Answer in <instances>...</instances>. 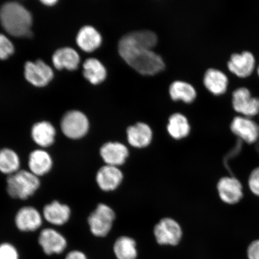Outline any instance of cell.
<instances>
[{"label":"cell","mask_w":259,"mask_h":259,"mask_svg":"<svg viewBox=\"0 0 259 259\" xmlns=\"http://www.w3.org/2000/svg\"><path fill=\"white\" fill-rule=\"evenodd\" d=\"M157 43V35L153 31H134L121 38L118 51L125 62L138 72L143 75H154L165 67L162 58L153 51Z\"/></svg>","instance_id":"6da1fadb"},{"label":"cell","mask_w":259,"mask_h":259,"mask_svg":"<svg viewBox=\"0 0 259 259\" xmlns=\"http://www.w3.org/2000/svg\"><path fill=\"white\" fill-rule=\"evenodd\" d=\"M0 22L3 28L13 36H28L31 34V15L18 3L8 2L2 6Z\"/></svg>","instance_id":"7a4b0ae2"},{"label":"cell","mask_w":259,"mask_h":259,"mask_svg":"<svg viewBox=\"0 0 259 259\" xmlns=\"http://www.w3.org/2000/svg\"><path fill=\"white\" fill-rule=\"evenodd\" d=\"M40 185L39 178L30 170H18L7 178L8 193L15 199H28L33 195Z\"/></svg>","instance_id":"3957f363"},{"label":"cell","mask_w":259,"mask_h":259,"mask_svg":"<svg viewBox=\"0 0 259 259\" xmlns=\"http://www.w3.org/2000/svg\"><path fill=\"white\" fill-rule=\"evenodd\" d=\"M115 213L104 203H100L88 219L90 231L97 237H105L112 228Z\"/></svg>","instance_id":"277c9868"},{"label":"cell","mask_w":259,"mask_h":259,"mask_svg":"<svg viewBox=\"0 0 259 259\" xmlns=\"http://www.w3.org/2000/svg\"><path fill=\"white\" fill-rule=\"evenodd\" d=\"M155 239L161 245H177L183 237L181 227L176 220L164 218L155 225L154 229Z\"/></svg>","instance_id":"5b68a950"},{"label":"cell","mask_w":259,"mask_h":259,"mask_svg":"<svg viewBox=\"0 0 259 259\" xmlns=\"http://www.w3.org/2000/svg\"><path fill=\"white\" fill-rule=\"evenodd\" d=\"M61 128L66 137L78 139L85 136L89 130V121L83 113L77 111L68 112L61 122Z\"/></svg>","instance_id":"8992f818"},{"label":"cell","mask_w":259,"mask_h":259,"mask_svg":"<svg viewBox=\"0 0 259 259\" xmlns=\"http://www.w3.org/2000/svg\"><path fill=\"white\" fill-rule=\"evenodd\" d=\"M25 76L32 85L43 87L48 85L53 79L54 73L51 68L38 60L34 63L28 61L25 65Z\"/></svg>","instance_id":"52a82bcc"},{"label":"cell","mask_w":259,"mask_h":259,"mask_svg":"<svg viewBox=\"0 0 259 259\" xmlns=\"http://www.w3.org/2000/svg\"><path fill=\"white\" fill-rule=\"evenodd\" d=\"M38 242L48 255L61 254L67 247V241L56 230L47 228L40 232Z\"/></svg>","instance_id":"ba28073f"},{"label":"cell","mask_w":259,"mask_h":259,"mask_svg":"<svg viewBox=\"0 0 259 259\" xmlns=\"http://www.w3.org/2000/svg\"><path fill=\"white\" fill-rule=\"evenodd\" d=\"M100 154L106 165L118 167L125 163L129 151L128 148L120 142H109L100 148Z\"/></svg>","instance_id":"9c48e42d"},{"label":"cell","mask_w":259,"mask_h":259,"mask_svg":"<svg viewBox=\"0 0 259 259\" xmlns=\"http://www.w3.org/2000/svg\"><path fill=\"white\" fill-rule=\"evenodd\" d=\"M232 101L235 111L245 115H255L259 112V99L252 97L247 89L241 88L235 91Z\"/></svg>","instance_id":"30bf717a"},{"label":"cell","mask_w":259,"mask_h":259,"mask_svg":"<svg viewBox=\"0 0 259 259\" xmlns=\"http://www.w3.org/2000/svg\"><path fill=\"white\" fill-rule=\"evenodd\" d=\"M123 174L118 167L105 165L97 171L96 181L100 189L111 192L121 185Z\"/></svg>","instance_id":"8fae6325"},{"label":"cell","mask_w":259,"mask_h":259,"mask_svg":"<svg viewBox=\"0 0 259 259\" xmlns=\"http://www.w3.org/2000/svg\"><path fill=\"white\" fill-rule=\"evenodd\" d=\"M42 217L38 210L32 206H24L18 210L15 218L16 227L22 232H34L42 225Z\"/></svg>","instance_id":"7c38bea8"},{"label":"cell","mask_w":259,"mask_h":259,"mask_svg":"<svg viewBox=\"0 0 259 259\" xmlns=\"http://www.w3.org/2000/svg\"><path fill=\"white\" fill-rule=\"evenodd\" d=\"M220 199L228 204H235L242 198L241 183L234 177H224L220 179L218 184Z\"/></svg>","instance_id":"4fadbf2b"},{"label":"cell","mask_w":259,"mask_h":259,"mask_svg":"<svg viewBox=\"0 0 259 259\" xmlns=\"http://www.w3.org/2000/svg\"><path fill=\"white\" fill-rule=\"evenodd\" d=\"M231 130L239 138L248 144L254 143L259 138L258 125L251 119L237 116L232 122Z\"/></svg>","instance_id":"5bb4252c"},{"label":"cell","mask_w":259,"mask_h":259,"mask_svg":"<svg viewBox=\"0 0 259 259\" xmlns=\"http://www.w3.org/2000/svg\"><path fill=\"white\" fill-rule=\"evenodd\" d=\"M153 131L144 122H138L127 129L128 144L133 147L144 148L148 147L153 140Z\"/></svg>","instance_id":"9a60e30c"},{"label":"cell","mask_w":259,"mask_h":259,"mask_svg":"<svg viewBox=\"0 0 259 259\" xmlns=\"http://www.w3.org/2000/svg\"><path fill=\"white\" fill-rule=\"evenodd\" d=\"M255 60L252 54L244 52L241 54H234L228 62L230 71L239 77H247L254 69Z\"/></svg>","instance_id":"2e32d148"},{"label":"cell","mask_w":259,"mask_h":259,"mask_svg":"<svg viewBox=\"0 0 259 259\" xmlns=\"http://www.w3.org/2000/svg\"><path fill=\"white\" fill-rule=\"evenodd\" d=\"M53 165V159L50 154L46 151L34 150L29 155V169L35 176L41 177L50 172Z\"/></svg>","instance_id":"e0dca14e"},{"label":"cell","mask_w":259,"mask_h":259,"mask_svg":"<svg viewBox=\"0 0 259 259\" xmlns=\"http://www.w3.org/2000/svg\"><path fill=\"white\" fill-rule=\"evenodd\" d=\"M43 213L45 219L51 224L62 226L69 221L71 210L69 206L54 201L44 207Z\"/></svg>","instance_id":"ac0fdd59"},{"label":"cell","mask_w":259,"mask_h":259,"mask_svg":"<svg viewBox=\"0 0 259 259\" xmlns=\"http://www.w3.org/2000/svg\"><path fill=\"white\" fill-rule=\"evenodd\" d=\"M53 62L58 70L66 69L74 70L77 69L80 57L77 52L71 48H63L58 50L53 57Z\"/></svg>","instance_id":"d6986e66"},{"label":"cell","mask_w":259,"mask_h":259,"mask_svg":"<svg viewBox=\"0 0 259 259\" xmlns=\"http://www.w3.org/2000/svg\"><path fill=\"white\" fill-rule=\"evenodd\" d=\"M101 35L92 26H85L80 29L77 34L76 42L81 50L87 53L95 51L101 45Z\"/></svg>","instance_id":"ffe728a7"},{"label":"cell","mask_w":259,"mask_h":259,"mask_svg":"<svg viewBox=\"0 0 259 259\" xmlns=\"http://www.w3.org/2000/svg\"><path fill=\"white\" fill-rule=\"evenodd\" d=\"M56 128L47 121L36 123L31 130V137L35 143L42 148L50 147L54 143Z\"/></svg>","instance_id":"44dd1931"},{"label":"cell","mask_w":259,"mask_h":259,"mask_svg":"<svg viewBox=\"0 0 259 259\" xmlns=\"http://www.w3.org/2000/svg\"><path fill=\"white\" fill-rule=\"evenodd\" d=\"M203 83L206 88L213 95L224 93L228 87V80L225 73L215 69H209L204 75Z\"/></svg>","instance_id":"7402d4cb"},{"label":"cell","mask_w":259,"mask_h":259,"mask_svg":"<svg viewBox=\"0 0 259 259\" xmlns=\"http://www.w3.org/2000/svg\"><path fill=\"white\" fill-rule=\"evenodd\" d=\"M190 129L189 121L186 116L176 113L170 116L167 130L171 138L177 140L186 138L190 134Z\"/></svg>","instance_id":"603a6c76"},{"label":"cell","mask_w":259,"mask_h":259,"mask_svg":"<svg viewBox=\"0 0 259 259\" xmlns=\"http://www.w3.org/2000/svg\"><path fill=\"white\" fill-rule=\"evenodd\" d=\"M84 77L94 85L100 83L106 77V70L103 64L96 58H90L83 64Z\"/></svg>","instance_id":"cb8c5ba5"},{"label":"cell","mask_w":259,"mask_h":259,"mask_svg":"<svg viewBox=\"0 0 259 259\" xmlns=\"http://www.w3.org/2000/svg\"><path fill=\"white\" fill-rule=\"evenodd\" d=\"M134 239L122 236L116 239L113 245V252L117 259H137L138 252Z\"/></svg>","instance_id":"d4e9b609"},{"label":"cell","mask_w":259,"mask_h":259,"mask_svg":"<svg viewBox=\"0 0 259 259\" xmlns=\"http://www.w3.org/2000/svg\"><path fill=\"white\" fill-rule=\"evenodd\" d=\"M169 95L175 101L181 100L187 103L193 102L197 96L196 91L191 84L180 80L171 83L169 87Z\"/></svg>","instance_id":"484cf974"},{"label":"cell","mask_w":259,"mask_h":259,"mask_svg":"<svg viewBox=\"0 0 259 259\" xmlns=\"http://www.w3.org/2000/svg\"><path fill=\"white\" fill-rule=\"evenodd\" d=\"M20 158L14 150L4 148L0 150V171L11 176L19 170Z\"/></svg>","instance_id":"4316f807"},{"label":"cell","mask_w":259,"mask_h":259,"mask_svg":"<svg viewBox=\"0 0 259 259\" xmlns=\"http://www.w3.org/2000/svg\"><path fill=\"white\" fill-rule=\"evenodd\" d=\"M14 47L5 35L0 34V60L7 59L14 54Z\"/></svg>","instance_id":"83f0119b"},{"label":"cell","mask_w":259,"mask_h":259,"mask_svg":"<svg viewBox=\"0 0 259 259\" xmlns=\"http://www.w3.org/2000/svg\"><path fill=\"white\" fill-rule=\"evenodd\" d=\"M0 259H19V254L14 245L9 243L0 244Z\"/></svg>","instance_id":"f1b7e54d"},{"label":"cell","mask_w":259,"mask_h":259,"mask_svg":"<svg viewBox=\"0 0 259 259\" xmlns=\"http://www.w3.org/2000/svg\"><path fill=\"white\" fill-rule=\"evenodd\" d=\"M248 185L251 192L259 196V167L252 171L249 177Z\"/></svg>","instance_id":"f546056e"},{"label":"cell","mask_w":259,"mask_h":259,"mask_svg":"<svg viewBox=\"0 0 259 259\" xmlns=\"http://www.w3.org/2000/svg\"><path fill=\"white\" fill-rule=\"evenodd\" d=\"M247 255L248 259H259V239L252 241L249 245Z\"/></svg>","instance_id":"4dcf8cb0"},{"label":"cell","mask_w":259,"mask_h":259,"mask_svg":"<svg viewBox=\"0 0 259 259\" xmlns=\"http://www.w3.org/2000/svg\"><path fill=\"white\" fill-rule=\"evenodd\" d=\"M65 259H87V257L82 251L74 250L69 252Z\"/></svg>","instance_id":"1f68e13d"},{"label":"cell","mask_w":259,"mask_h":259,"mask_svg":"<svg viewBox=\"0 0 259 259\" xmlns=\"http://www.w3.org/2000/svg\"><path fill=\"white\" fill-rule=\"evenodd\" d=\"M43 4L47 6H54L57 3V0H44V1H41Z\"/></svg>","instance_id":"d6a6232c"},{"label":"cell","mask_w":259,"mask_h":259,"mask_svg":"<svg viewBox=\"0 0 259 259\" xmlns=\"http://www.w3.org/2000/svg\"><path fill=\"white\" fill-rule=\"evenodd\" d=\"M258 75H259V66H258Z\"/></svg>","instance_id":"836d02e7"}]
</instances>
